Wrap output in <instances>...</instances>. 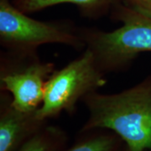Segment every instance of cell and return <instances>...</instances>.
<instances>
[{
  "instance_id": "cell-1",
  "label": "cell",
  "mask_w": 151,
  "mask_h": 151,
  "mask_svg": "<svg viewBox=\"0 0 151 151\" xmlns=\"http://www.w3.org/2000/svg\"><path fill=\"white\" fill-rule=\"evenodd\" d=\"M88 119L81 132L113 131L130 151H151V76L117 93L86 94Z\"/></svg>"
},
{
  "instance_id": "cell-2",
  "label": "cell",
  "mask_w": 151,
  "mask_h": 151,
  "mask_svg": "<svg viewBox=\"0 0 151 151\" xmlns=\"http://www.w3.org/2000/svg\"><path fill=\"white\" fill-rule=\"evenodd\" d=\"M122 25L113 31L80 29L81 36L105 74L129 67L143 52H151V18L131 10L120 2L112 11Z\"/></svg>"
},
{
  "instance_id": "cell-3",
  "label": "cell",
  "mask_w": 151,
  "mask_h": 151,
  "mask_svg": "<svg viewBox=\"0 0 151 151\" xmlns=\"http://www.w3.org/2000/svg\"><path fill=\"white\" fill-rule=\"evenodd\" d=\"M0 44L6 50L14 52L37 51L45 44L86 49L80 29L70 22L35 19L15 7L12 0H0Z\"/></svg>"
},
{
  "instance_id": "cell-4",
  "label": "cell",
  "mask_w": 151,
  "mask_h": 151,
  "mask_svg": "<svg viewBox=\"0 0 151 151\" xmlns=\"http://www.w3.org/2000/svg\"><path fill=\"white\" fill-rule=\"evenodd\" d=\"M106 74L98 67L95 57L86 48L78 58L55 71L45 86L43 102L37 109L40 119L57 118L62 112L72 114L79 101L107 84Z\"/></svg>"
},
{
  "instance_id": "cell-5",
  "label": "cell",
  "mask_w": 151,
  "mask_h": 151,
  "mask_svg": "<svg viewBox=\"0 0 151 151\" xmlns=\"http://www.w3.org/2000/svg\"><path fill=\"white\" fill-rule=\"evenodd\" d=\"M55 70L51 62H44L37 51L6 50L0 56V89L12 97L14 108L35 111L43 102L46 81Z\"/></svg>"
},
{
  "instance_id": "cell-6",
  "label": "cell",
  "mask_w": 151,
  "mask_h": 151,
  "mask_svg": "<svg viewBox=\"0 0 151 151\" xmlns=\"http://www.w3.org/2000/svg\"><path fill=\"white\" fill-rule=\"evenodd\" d=\"M47 124L48 120L38 117L37 110L24 112L14 108L10 95L1 91L0 151H19Z\"/></svg>"
},
{
  "instance_id": "cell-7",
  "label": "cell",
  "mask_w": 151,
  "mask_h": 151,
  "mask_svg": "<svg viewBox=\"0 0 151 151\" xmlns=\"http://www.w3.org/2000/svg\"><path fill=\"white\" fill-rule=\"evenodd\" d=\"M12 2L19 9L28 14L62 4H70L76 6L83 16L99 18L111 12L120 0H12Z\"/></svg>"
},
{
  "instance_id": "cell-8",
  "label": "cell",
  "mask_w": 151,
  "mask_h": 151,
  "mask_svg": "<svg viewBox=\"0 0 151 151\" xmlns=\"http://www.w3.org/2000/svg\"><path fill=\"white\" fill-rule=\"evenodd\" d=\"M84 135L65 151H123L124 142L117 134L108 129L81 132Z\"/></svg>"
},
{
  "instance_id": "cell-9",
  "label": "cell",
  "mask_w": 151,
  "mask_h": 151,
  "mask_svg": "<svg viewBox=\"0 0 151 151\" xmlns=\"http://www.w3.org/2000/svg\"><path fill=\"white\" fill-rule=\"evenodd\" d=\"M67 135L57 126L45 125L30 138L19 151H64Z\"/></svg>"
},
{
  "instance_id": "cell-10",
  "label": "cell",
  "mask_w": 151,
  "mask_h": 151,
  "mask_svg": "<svg viewBox=\"0 0 151 151\" xmlns=\"http://www.w3.org/2000/svg\"><path fill=\"white\" fill-rule=\"evenodd\" d=\"M120 3L131 10L151 18V0H120Z\"/></svg>"
},
{
  "instance_id": "cell-11",
  "label": "cell",
  "mask_w": 151,
  "mask_h": 151,
  "mask_svg": "<svg viewBox=\"0 0 151 151\" xmlns=\"http://www.w3.org/2000/svg\"><path fill=\"white\" fill-rule=\"evenodd\" d=\"M123 151H130V150L128 148V147H127V146L124 145V149H123Z\"/></svg>"
}]
</instances>
